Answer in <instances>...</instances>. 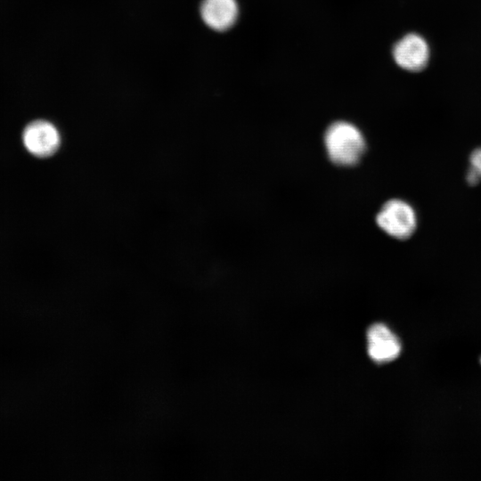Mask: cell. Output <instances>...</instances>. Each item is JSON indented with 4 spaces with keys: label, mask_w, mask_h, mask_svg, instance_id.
I'll use <instances>...</instances> for the list:
<instances>
[{
    "label": "cell",
    "mask_w": 481,
    "mask_h": 481,
    "mask_svg": "<svg viewBox=\"0 0 481 481\" xmlns=\"http://www.w3.org/2000/svg\"><path fill=\"white\" fill-rule=\"evenodd\" d=\"M432 56L431 45L425 36L419 32H408L393 45L392 57L402 69L411 73L424 71Z\"/></svg>",
    "instance_id": "2"
},
{
    "label": "cell",
    "mask_w": 481,
    "mask_h": 481,
    "mask_svg": "<svg viewBox=\"0 0 481 481\" xmlns=\"http://www.w3.org/2000/svg\"><path fill=\"white\" fill-rule=\"evenodd\" d=\"M367 346L369 356L378 363L395 360L402 349L396 335L383 323L372 324L368 329Z\"/></svg>",
    "instance_id": "5"
},
{
    "label": "cell",
    "mask_w": 481,
    "mask_h": 481,
    "mask_svg": "<svg viewBox=\"0 0 481 481\" xmlns=\"http://www.w3.org/2000/svg\"><path fill=\"white\" fill-rule=\"evenodd\" d=\"M467 181L471 185H476L481 181V175L472 167H469L467 173Z\"/></svg>",
    "instance_id": "8"
},
{
    "label": "cell",
    "mask_w": 481,
    "mask_h": 481,
    "mask_svg": "<svg viewBox=\"0 0 481 481\" xmlns=\"http://www.w3.org/2000/svg\"><path fill=\"white\" fill-rule=\"evenodd\" d=\"M22 142L29 153L38 158H46L59 149L61 135L52 123L40 119L29 123L25 127Z\"/></svg>",
    "instance_id": "4"
},
{
    "label": "cell",
    "mask_w": 481,
    "mask_h": 481,
    "mask_svg": "<svg viewBox=\"0 0 481 481\" xmlns=\"http://www.w3.org/2000/svg\"><path fill=\"white\" fill-rule=\"evenodd\" d=\"M200 12L209 28L224 31L235 23L239 8L236 0H203Z\"/></svg>",
    "instance_id": "6"
},
{
    "label": "cell",
    "mask_w": 481,
    "mask_h": 481,
    "mask_svg": "<svg viewBox=\"0 0 481 481\" xmlns=\"http://www.w3.org/2000/svg\"><path fill=\"white\" fill-rule=\"evenodd\" d=\"M324 144L330 160L340 167L356 165L366 151L361 131L346 121H337L329 126L324 134Z\"/></svg>",
    "instance_id": "1"
},
{
    "label": "cell",
    "mask_w": 481,
    "mask_h": 481,
    "mask_svg": "<svg viewBox=\"0 0 481 481\" xmlns=\"http://www.w3.org/2000/svg\"><path fill=\"white\" fill-rule=\"evenodd\" d=\"M480 363H481V358H480Z\"/></svg>",
    "instance_id": "9"
},
{
    "label": "cell",
    "mask_w": 481,
    "mask_h": 481,
    "mask_svg": "<svg viewBox=\"0 0 481 481\" xmlns=\"http://www.w3.org/2000/svg\"><path fill=\"white\" fill-rule=\"evenodd\" d=\"M470 167L481 175V148L475 150L470 155Z\"/></svg>",
    "instance_id": "7"
},
{
    "label": "cell",
    "mask_w": 481,
    "mask_h": 481,
    "mask_svg": "<svg viewBox=\"0 0 481 481\" xmlns=\"http://www.w3.org/2000/svg\"><path fill=\"white\" fill-rule=\"evenodd\" d=\"M376 222L388 235L398 240H405L416 230L417 216L409 203L393 199L382 206L376 216Z\"/></svg>",
    "instance_id": "3"
}]
</instances>
